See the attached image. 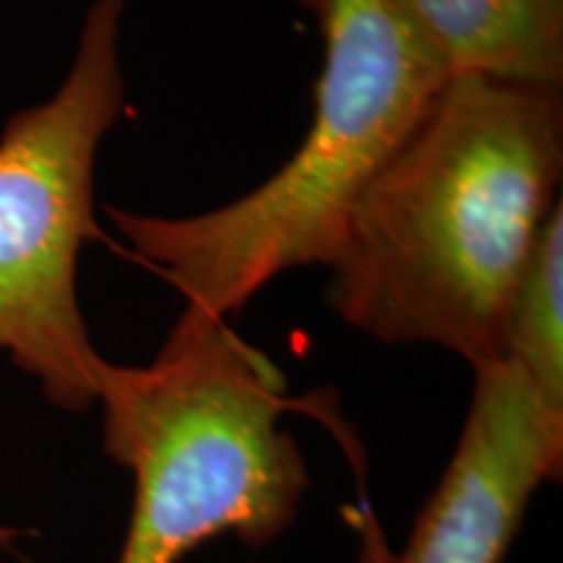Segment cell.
I'll return each instance as SVG.
<instances>
[{
  "mask_svg": "<svg viewBox=\"0 0 563 563\" xmlns=\"http://www.w3.org/2000/svg\"><path fill=\"white\" fill-rule=\"evenodd\" d=\"M563 410V207L555 203L527 262L506 327V357Z\"/></svg>",
  "mask_w": 563,
  "mask_h": 563,
  "instance_id": "7",
  "label": "cell"
},
{
  "mask_svg": "<svg viewBox=\"0 0 563 563\" xmlns=\"http://www.w3.org/2000/svg\"><path fill=\"white\" fill-rule=\"evenodd\" d=\"M316 16L323 66L313 121L272 178L196 217L108 209L186 311L224 321L279 274L332 264L357 199L452 81L399 0H319Z\"/></svg>",
  "mask_w": 563,
  "mask_h": 563,
  "instance_id": "2",
  "label": "cell"
},
{
  "mask_svg": "<svg viewBox=\"0 0 563 563\" xmlns=\"http://www.w3.org/2000/svg\"><path fill=\"white\" fill-rule=\"evenodd\" d=\"M449 76L561 89L563 0H399Z\"/></svg>",
  "mask_w": 563,
  "mask_h": 563,
  "instance_id": "6",
  "label": "cell"
},
{
  "mask_svg": "<svg viewBox=\"0 0 563 563\" xmlns=\"http://www.w3.org/2000/svg\"><path fill=\"white\" fill-rule=\"evenodd\" d=\"M125 0L91 5L66 81L0 133V350L66 412L100 397L108 361L84 321L76 269L95 222L97 150L121 121Z\"/></svg>",
  "mask_w": 563,
  "mask_h": 563,
  "instance_id": "4",
  "label": "cell"
},
{
  "mask_svg": "<svg viewBox=\"0 0 563 563\" xmlns=\"http://www.w3.org/2000/svg\"><path fill=\"white\" fill-rule=\"evenodd\" d=\"M97 405L133 477L118 563H180L222 534L264 548L298 519L311 477L282 428L285 376L228 321L183 308L150 365H104Z\"/></svg>",
  "mask_w": 563,
  "mask_h": 563,
  "instance_id": "3",
  "label": "cell"
},
{
  "mask_svg": "<svg viewBox=\"0 0 563 563\" xmlns=\"http://www.w3.org/2000/svg\"><path fill=\"white\" fill-rule=\"evenodd\" d=\"M298 3L302 5V9L306 11H311V13H316V5H319V0H298Z\"/></svg>",
  "mask_w": 563,
  "mask_h": 563,
  "instance_id": "8",
  "label": "cell"
},
{
  "mask_svg": "<svg viewBox=\"0 0 563 563\" xmlns=\"http://www.w3.org/2000/svg\"><path fill=\"white\" fill-rule=\"evenodd\" d=\"M563 467V410L509 361L475 368L467 420L397 563H504Z\"/></svg>",
  "mask_w": 563,
  "mask_h": 563,
  "instance_id": "5",
  "label": "cell"
},
{
  "mask_svg": "<svg viewBox=\"0 0 563 563\" xmlns=\"http://www.w3.org/2000/svg\"><path fill=\"white\" fill-rule=\"evenodd\" d=\"M561 170V89L456 76L352 209L329 306L382 342L501 363Z\"/></svg>",
  "mask_w": 563,
  "mask_h": 563,
  "instance_id": "1",
  "label": "cell"
}]
</instances>
